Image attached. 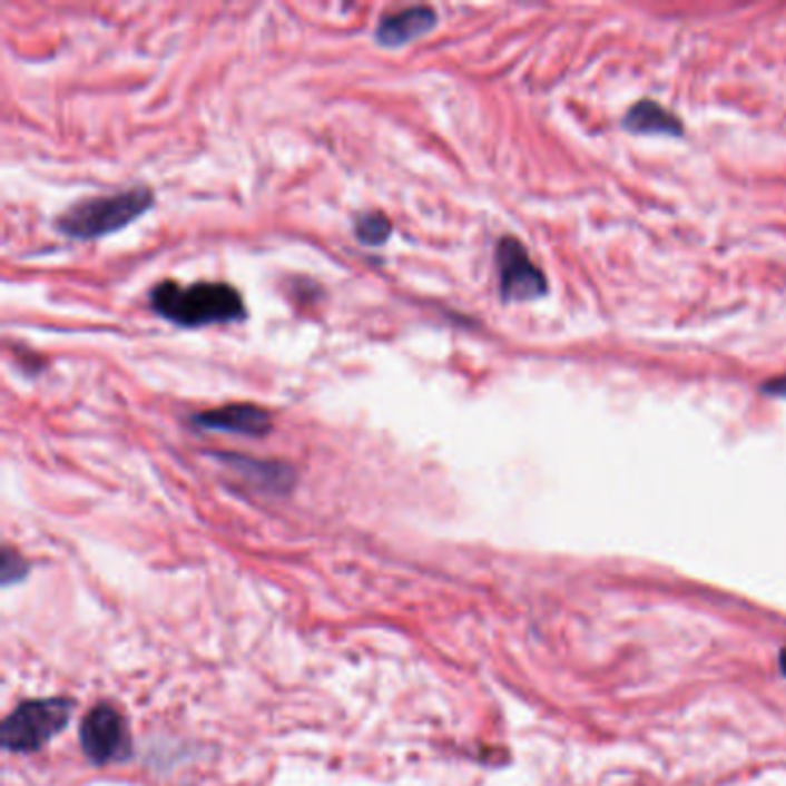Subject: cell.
Here are the masks:
<instances>
[{
	"mask_svg": "<svg viewBox=\"0 0 786 786\" xmlns=\"http://www.w3.org/2000/svg\"><path fill=\"white\" fill-rule=\"evenodd\" d=\"M623 122L630 132H637V135H667V137L682 135V122L674 114H669L665 107H660L658 102H650V100L635 105L628 111Z\"/></svg>",
	"mask_w": 786,
	"mask_h": 786,
	"instance_id": "cell-8",
	"label": "cell"
},
{
	"mask_svg": "<svg viewBox=\"0 0 786 786\" xmlns=\"http://www.w3.org/2000/svg\"><path fill=\"white\" fill-rule=\"evenodd\" d=\"M219 460H224L228 466H234L238 473L258 478V482L264 487L268 484L273 489H282L291 484V469L286 466L247 460V456H238V454H219Z\"/></svg>",
	"mask_w": 786,
	"mask_h": 786,
	"instance_id": "cell-9",
	"label": "cell"
},
{
	"mask_svg": "<svg viewBox=\"0 0 786 786\" xmlns=\"http://www.w3.org/2000/svg\"><path fill=\"white\" fill-rule=\"evenodd\" d=\"M191 424L206 432H228L258 439L273 432V415L258 404H226L191 415Z\"/></svg>",
	"mask_w": 786,
	"mask_h": 786,
	"instance_id": "cell-6",
	"label": "cell"
},
{
	"mask_svg": "<svg viewBox=\"0 0 786 786\" xmlns=\"http://www.w3.org/2000/svg\"><path fill=\"white\" fill-rule=\"evenodd\" d=\"M153 310L180 327H204L213 323H234L245 318L240 291L224 282L178 284L164 279L150 291Z\"/></svg>",
	"mask_w": 786,
	"mask_h": 786,
	"instance_id": "cell-1",
	"label": "cell"
},
{
	"mask_svg": "<svg viewBox=\"0 0 786 786\" xmlns=\"http://www.w3.org/2000/svg\"><path fill=\"white\" fill-rule=\"evenodd\" d=\"M75 704L70 699H32L19 704L3 723V747L17 755L42 749L51 738H56L72 717Z\"/></svg>",
	"mask_w": 786,
	"mask_h": 786,
	"instance_id": "cell-3",
	"label": "cell"
},
{
	"mask_svg": "<svg viewBox=\"0 0 786 786\" xmlns=\"http://www.w3.org/2000/svg\"><path fill=\"white\" fill-rule=\"evenodd\" d=\"M353 232H355L357 243L370 245V247H381L392 236V222L379 210H367V213H360L355 217Z\"/></svg>",
	"mask_w": 786,
	"mask_h": 786,
	"instance_id": "cell-10",
	"label": "cell"
},
{
	"mask_svg": "<svg viewBox=\"0 0 786 786\" xmlns=\"http://www.w3.org/2000/svg\"><path fill=\"white\" fill-rule=\"evenodd\" d=\"M439 14L430 6H413L383 17L376 26V42L385 49H400L417 38L430 36L436 28Z\"/></svg>",
	"mask_w": 786,
	"mask_h": 786,
	"instance_id": "cell-7",
	"label": "cell"
},
{
	"mask_svg": "<svg viewBox=\"0 0 786 786\" xmlns=\"http://www.w3.org/2000/svg\"><path fill=\"white\" fill-rule=\"evenodd\" d=\"M79 738H81L83 755L97 766L120 762L129 755V736H127L125 719L111 706L92 708L83 717Z\"/></svg>",
	"mask_w": 786,
	"mask_h": 786,
	"instance_id": "cell-5",
	"label": "cell"
},
{
	"mask_svg": "<svg viewBox=\"0 0 786 786\" xmlns=\"http://www.w3.org/2000/svg\"><path fill=\"white\" fill-rule=\"evenodd\" d=\"M782 671H784V674H786V650H784V652H782Z\"/></svg>",
	"mask_w": 786,
	"mask_h": 786,
	"instance_id": "cell-13",
	"label": "cell"
},
{
	"mask_svg": "<svg viewBox=\"0 0 786 786\" xmlns=\"http://www.w3.org/2000/svg\"><path fill=\"white\" fill-rule=\"evenodd\" d=\"M26 570H28V566H26V561L21 559V556L14 553L10 547H6V551H3V574H0V577H3V583L19 581L26 574Z\"/></svg>",
	"mask_w": 786,
	"mask_h": 786,
	"instance_id": "cell-11",
	"label": "cell"
},
{
	"mask_svg": "<svg viewBox=\"0 0 786 786\" xmlns=\"http://www.w3.org/2000/svg\"><path fill=\"white\" fill-rule=\"evenodd\" d=\"M155 204V194L148 187H132L125 191L95 196L65 210L56 226L58 232L77 240H97L116 234L139 219Z\"/></svg>",
	"mask_w": 786,
	"mask_h": 786,
	"instance_id": "cell-2",
	"label": "cell"
},
{
	"mask_svg": "<svg viewBox=\"0 0 786 786\" xmlns=\"http://www.w3.org/2000/svg\"><path fill=\"white\" fill-rule=\"evenodd\" d=\"M501 296L505 303L536 301L547 293V279L517 238H503L497 247Z\"/></svg>",
	"mask_w": 786,
	"mask_h": 786,
	"instance_id": "cell-4",
	"label": "cell"
},
{
	"mask_svg": "<svg viewBox=\"0 0 786 786\" xmlns=\"http://www.w3.org/2000/svg\"><path fill=\"white\" fill-rule=\"evenodd\" d=\"M762 390L766 392V395H775V397H786V376H777L768 383L762 385Z\"/></svg>",
	"mask_w": 786,
	"mask_h": 786,
	"instance_id": "cell-12",
	"label": "cell"
}]
</instances>
